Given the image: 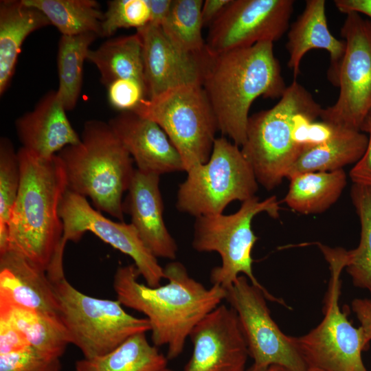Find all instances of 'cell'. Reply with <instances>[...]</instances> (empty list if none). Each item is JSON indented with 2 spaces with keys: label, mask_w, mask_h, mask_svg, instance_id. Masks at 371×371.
<instances>
[{
  "label": "cell",
  "mask_w": 371,
  "mask_h": 371,
  "mask_svg": "<svg viewBox=\"0 0 371 371\" xmlns=\"http://www.w3.org/2000/svg\"><path fill=\"white\" fill-rule=\"evenodd\" d=\"M66 111L57 91L45 93L32 111L15 121L21 148L37 158L49 159L64 148L78 144L80 137Z\"/></svg>",
  "instance_id": "19"
},
{
  "label": "cell",
  "mask_w": 371,
  "mask_h": 371,
  "mask_svg": "<svg viewBox=\"0 0 371 371\" xmlns=\"http://www.w3.org/2000/svg\"><path fill=\"white\" fill-rule=\"evenodd\" d=\"M168 282L155 287L139 282L134 264L117 267L113 287L122 306L146 316L153 344L166 346L168 360L178 357L194 326L225 300L226 290L206 288L191 277L180 262L164 267Z\"/></svg>",
  "instance_id": "1"
},
{
  "label": "cell",
  "mask_w": 371,
  "mask_h": 371,
  "mask_svg": "<svg viewBox=\"0 0 371 371\" xmlns=\"http://www.w3.org/2000/svg\"><path fill=\"white\" fill-rule=\"evenodd\" d=\"M366 371H368V370H366Z\"/></svg>",
  "instance_id": "45"
},
{
  "label": "cell",
  "mask_w": 371,
  "mask_h": 371,
  "mask_svg": "<svg viewBox=\"0 0 371 371\" xmlns=\"http://www.w3.org/2000/svg\"><path fill=\"white\" fill-rule=\"evenodd\" d=\"M202 0H172L170 12L161 28L180 52L199 59L210 55L203 38Z\"/></svg>",
  "instance_id": "28"
},
{
  "label": "cell",
  "mask_w": 371,
  "mask_h": 371,
  "mask_svg": "<svg viewBox=\"0 0 371 371\" xmlns=\"http://www.w3.org/2000/svg\"><path fill=\"white\" fill-rule=\"evenodd\" d=\"M231 0H205L201 8L203 27L210 26L224 11Z\"/></svg>",
  "instance_id": "40"
},
{
  "label": "cell",
  "mask_w": 371,
  "mask_h": 371,
  "mask_svg": "<svg viewBox=\"0 0 371 371\" xmlns=\"http://www.w3.org/2000/svg\"><path fill=\"white\" fill-rule=\"evenodd\" d=\"M225 300L236 313L254 365H276L289 371H308L295 337L284 334L275 322L262 290L240 275L226 289Z\"/></svg>",
  "instance_id": "11"
},
{
  "label": "cell",
  "mask_w": 371,
  "mask_h": 371,
  "mask_svg": "<svg viewBox=\"0 0 371 371\" xmlns=\"http://www.w3.org/2000/svg\"><path fill=\"white\" fill-rule=\"evenodd\" d=\"M352 311L360 322L366 339L371 341V299L356 298L351 303Z\"/></svg>",
  "instance_id": "39"
},
{
  "label": "cell",
  "mask_w": 371,
  "mask_h": 371,
  "mask_svg": "<svg viewBox=\"0 0 371 371\" xmlns=\"http://www.w3.org/2000/svg\"><path fill=\"white\" fill-rule=\"evenodd\" d=\"M289 181L284 201L293 210L304 214L326 211L338 200L347 183L343 169L302 173Z\"/></svg>",
  "instance_id": "25"
},
{
  "label": "cell",
  "mask_w": 371,
  "mask_h": 371,
  "mask_svg": "<svg viewBox=\"0 0 371 371\" xmlns=\"http://www.w3.org/2000/svg\"><path fill=\"white\" fill-rule=\"evenodd\" d=\"M17 153L21 181L8 224V249L50 276H62L63 224L59 206L67 189L63 165L57 155L42 159L21 147Z\"/></svg>",
  "instance_id": "2"
},
{
  "label": "cell",
  "mask_w": 371,
  "mask_h": 371,
  "mask_svg": "<svg viewBox=\"0 0 371 371\" xmlns=\"http://www.w3.org/2000/svg\"><path fill=\"white\" fill-rule=\"evenodd\" d=\"M57 155L65 172L67 189L85 198L93 207L124 221L123 194L135 168L133 159L108 122L87 121L80 141Z\"/></svg>",
  "instance_id": "4"
},
{
  "label": "cell",
  "mask_w": 371,
  "mask_h": 371,
  "mask_svg": "<svg viewBox=\"0 0 371 371\" xmlns=\"http://www.w3.org/2000/svg\"><path fill=\"white\" fill-rule=\"evenodd\" d=\"M16 306L58 315V302L47 272L8 249L0 254V306Z\"/></svg>",
  "instance_id": "20"
},
{
  "label": "cell",
  "mask_w": 371,
  "mask_h": 371,
  "mask_svg": "<svg viewBox=\"0 0 371 371\" xmlns=\"http://www.w3.org/2000/svg\"><path fill=\"white\" fill-rule=\"evenodd\" d=\"M87 60L97 67L105 87L117 79L145 83L142 43L137 33L109 39L97 49H90Z\"/></svg>",
  "instance_id": "27"
},
{
  "label": "cell",
  "mask_w": 371,
  "mask_h": 371,
  "mask_svg": "<svg viewBox=\"0 0 371 371\" xmlns=\"http://www.w3.org/2000/svg\"><path fill=\"white\" fill-rule=\"evenodd\" d=\"M309 371H311V370H309Z\"/></svg>",
  "instance_id": "46"
},
{
  "label": "cell",
  "mask_w": 371,
  "mask_h": 371,
  "mask_svg": "<svg viewBox=\"0 0 371 371\" xmlns=\"http://www.w3.org/2000/svg\"><path fill=\"white\" fill-rule=\"evenodd\" d=\"M279 204L276 196L263 201L255 196L242 202L238 210L233 214L196 218L192 247L198 252H216L221 259V265L211 271L212 285L226 290L239 276L243 275L252 284L262 290L268 300L286 306L283 300L274 297L258 282L252 268L251 253L258 240L251 227L252 221L262 212L278 218Z\"/></svg>",
  "instance_id": "5"
},
{
  "label": "cell",
  "mask_w": 371,
  "mask_h": 371,
  "mask_svg": "<svg viewBox=\"0 0 371 371\" xmlns=\"http://www.w3.org/2000/svg\"><path fill=\"white\" fill-rule=\"evenodd\" d=\"M47 16L23 0L0 1V95L8 88L26 38L50 25Z\"/></svg>",
  "instance_id": "22"
},
{
  "label": "cell",
  "mask_w": 371,
  "mask_h": 371,
  "mask_svg": "<svg viewBox=\"0 0 371 371\" xmlns=\"http://www.w3.org/2000/svg\"><path fill=\"white\" fill-rule=\"evenodd\" d=\"M329 265L330 278L324 298V317L307 334L295 337L308 371H366L362 352L369 343L361 326L355 328L339 305L341 274L347 250L318 243Z\"/></svg>",
  "instance_id": "7"
},
{
  "label": "cell",
  "mask_w": 371,
  "mask_h": 371,
  "mask_svg": "<svg viewBox=\"0 0 371 371\" xmlns=\"http://www.w3.org/2000/svg\"><path fill=\"white\" fill-rule=\"evenodd\" d=\"M142 48L148 98L179 87L201 85L210 56L199 59L180 52L167 38L161 27L153 24L137 30Z\"/></svg>",
  "instance_id": "16"
},
{
  "label": "cell",
  "mask_w": 371,
  "mask_h": 371,
  "mask_svg": "<svg viewBox=\"0 0 371 371\" xmlns=\"http://www.w3.org/2000/svg\"><path fill=\"white\" fill-rule=\"evenodd\" d=\"M59 215L63 224V249L67 241L78 242L85 232H90L131 257L147 285L159 286L161 280L165 279L164 267L144 244L131 223L106 218L92 207L87 198L68 189L61 199Z\"/></svg>",
  "instance_id": "13"
},
{
  "label": "cell",
  "mask_w": 371,
  "mask_h": 371,
  "mask_svg": "<svg viewBox=\"0 0 371 371\" xmlns=\"http://www.w3.org/2000/svg\"><path fill=\"white\" fill-rule=\"evenodd\" d=\"M150 21L149 0H111L107 2L101 24V37H110L121 28L140 29Z\"/></svg>",
  "instance_id": "33"
},
{
  "label": "cell",
  "mask_w": 371,
  "mask_h": 371,
  "mask_svg": "<svg viewBox=\"0 0 371 371\" xmlns=\"http://www.w3.org/2000/svg\"><path fill=\"white\" fill-rule=\"evenodd\" d=\"M202 87L216 117L218 131L241 147L246 139L249 111L262 96L280 98L286 86L273 43L210 56Z\"/></svg>",
  "instance_id": "3"
},
{
  "label": "cell",
  "mask_w": 371,
  "mask_h": 371,
  "mask_svg": "<svg viewBox=\"0 0 371 371\" xmlns=\"http://www.w3.org/2000/svg\"><path fill=\"white\" fill-rule=\"evenodd\" d=\"M286 48L289 53L288 67L297 77L304 56L310 50L321 49L330 56L328 80L338 87L340 67L345 54L346 43L330 32L326 16L324 0L306 1L305 8L288 32Z\"/></svg>",
  "instance_id": "21"
},
{
  "label": "cell",
  "mask_w": 371,
  "mask_h": 371,
  "mask_svg": "<svg viewBox=\"0 0 371 371\" xmlns=\"http://www.w3.org/2000/svg\"><path fill=\"white\" fill-rule=\"evenodd\" d=\"M346 43L336 102L322 109L320 118L339 127L361 131L371 113V21L346 14L341 29Z\"/></svg>",
  "instance_id": "12"
},
{
  "label": "cell",
  "mask_w": 371,
  "mask_h": 371,
  "mask_svg": "<svg viewBox=\"0 0 371 371\" xmlns=\"http://www.w3.org/2000/svg\"><path fill=\"white\" fill-rule=\"evenodd\" d=\"M351 199L361 225L357 248L347 251L345 269L355 286L368 289L371 295V187L354 183Z\"/></svg>",
  "instance_id": "31"
},
{
  "label": "cell",
  "mask_w": 371,
  "mask_h": 371,
  "mask_svg": "<svg viewBox=\"0 0 371 371\" xmlns=\"http://www.w3.org/2000/svg\"><path fill=\"white\" fill-rule=\"evenodd\" d=\"M179 186L176 207L196 217L223 214L234 201L255 196L258 183L240 146L216 137L208 161L190 168Z\"/></svg>",
  "instance_id": "9"
},
{
  "label": "cell",
  "mask_w": 371,
  "mask_h": 371,
  "mask_svg": "<svg viewBox=\"0 0 371 371\" xmlns=\"http://www.w3.org/2000/svg\"><path fill=\"white\" fill-rule=\"evenodd\" d=\"M108 123L132 157L138 170L159 176L185 171L177 150L155 122L133 111H123Z\"/></svg>",
  "instance_id": "17"
},
{
  "label": "cell",
  "mask_w": 371,
  "mask_h": 371,
  "mask_svg": "<svg viewBox=\"0 0 371 371\" xmlns=\"http://www.w3.org/2000/svg\"><path fill=\"white\" fill-rule=\"evenodd\" d=\"M318 106L312 95L294 80L276 104L249 117L241 152L258 183L267 190L282 183L303 150L293 138L295 116Z\"/></svg>",
  "instance_id": "6"
},
{
  "label": "cell",
  "mask_w": 371,
  "mask_h": 371,
  "mask_svg": "<svg viewBox=\"0 0 371 371\" xmlns=\"http://www.w3.org/2000/svg\"><path fill=\"white\" fill-rule=\"evenodd\" d=\"M52 282L58 302V315L70 344L80 350L84 358L105 355L131 336L150 331L146 318L128 313L117 300L85 294L65 276Z\"/></svg>",
  "instance_id": "8"
},
{
  "label": "cell",
  "mask_w": 371,
  "mask_h": 371,
  "mask_svg": "<svg viewBox=\"0 0 371 371\" xmlns=\"http://www.w3.org/2000/svg\"><path fill=\"white\" fill-rule=\"evenodd\" d=\"M192 354L183 371H245L249 357L236 312L220 304L192 329Z\"/></svg>",
  "instance_id": "15"
},
{
  "label": "cell",
  "mask_w": 371,
  "mask_h": 371,
  "mask_svg": "<svg viewBox=\"0 0 371 371\" xmlns=\"http://www.w3.org/2000/svg\"><path fill=\"white\" fill-rule=\"evenodd\" d=\"M172 3V0H149L150 23L160 27L170 12Z\"/></svg>",
  "instance_id": "42"
},
{
  "label": "cell",
  "mask_w": 371,
  "mask_h": 371,
  "mask_svg": "<svg viewBox=\"0 0 371 371\" xmlns=\"http://www.w3.org/2000/svg\"><path fill=\"white\" fill-rule=\"evenodd\" d=\"M41 11L62 35L94 33L100 36L104 12L95 0H23Z\"/></svg>",
  "instance_id": "29"
},
{
  "label": "cell",
  "mask_w": 371,
  "mask_h": 371,
  "mask_svg": "<svg viewBox=\"0 0 371 371\" xmlns=\"http://www.w3.org/2000/svg\"><path fill=\"white\" fill-rule=\"evenodd\" d=\"M293 0H231L210 26L205 41L210 56L273 43L288 30Z\"/></svg>",
  "instance_id": "14"
},
{
  "label": "cell",
  "mask_w": 371,
  "mask_h": 371,
  "mask_svg": "<svg viewBox=\"0 0 371 371\" xmlns=\"http://www.w3.org/2000/svg\"><path fill=\"white\" fill-rule=\"evenodd\" d=\"M341 128L324 120L312 122L308 128L306 148L320 145L330 141Z\"/></svg>",
  "instance_id": "38"
},
{
  "label": "cell",
  "mask_w": 371,
  "mask_h": 371,
  "mask_svg": "<svg viewBox=\"0 0 371 371\" xmlns=\"http://www.w3.org/2000/svg\"><path fill=\"white\" fill-rule=\"evenodd\" d=\"M30 346L22 333L5 317H0V354Z\"/></svg>",
  "instance_id": "37"
},
{
  "label": "cell",
  "mask_w": 371,
  "mask_h": 371,
  "mask_svg": "<svg viewBox=\"0 0 371 371\" xmlns=\"http://www.w3.org/2000/svg\"><path fill=\"white\" fill-rule=\"evenodd\" d=\"M160 176L135 168L127 194L123 200L124 214L150 251L157 258L175 260L178 247L164 220V202L159 189Z\"/></svg>",
  "instance_id": "18"
},
{
  "label": "cell",
  "mask_w": 371,
  "mask_h": 371,
  "mask_svg": "<svg viewBox=\"0 0 371 371\" xmlns=\"http://www.w3.org/2000/svg\"><path fill=\"white\" fill-rule=\"evenodd\" d=\"M133 112L164 131L179 153L186 172L210 159L219 131L201 85L179 87L145 99Z\"/></svg>",
  "instance_id": "10"
},
{
  "label": "cell",
  "mask_w": 371,
  "mask_h": 371,
  "mask_svg": "<svg viewBox=\"0 0 371 371\" xmlns=\"http://www.w3.org/2000/svg\"><path fill=\"white\" fill-rule=\"evenodd\" d=\"M334 4L342 13L363 14L369 17L371 21V0H335Z\"/></svg>",
  "instance_id": "41"
},
{
  "label": "cell",
  "mask_w": 371,
  "mask_h": 371,
  "mask_svg": "<svg viewBox=\"0 0 371 371\" xmlns=\"http://www.w3.org/2000/svg\"><path fill=\"white\" fill-rule=\"evenodd\" d=\"M21 181L18 153L10 139H0V254L8 250V224Z\"/></svg>",
  "instance_id": "32"
},
{
  "label": "cell",
  "mask_w": 371,
  "mask_h": 371,
  "mask_svg": "<svg viewBox=\"0 0 371 371\" xmlns=\"http://www.w3.org/2000/svg\"><path fill=\"white\" fill-rule=\"evenodd\" d=\"M245 371H289L287 369L276 365H271L266 367H258L252 364Z\"/></svg>",
  "instance_id": "43"
},
{
  "label": "cell",
  "mask_w": 371,
  "mask_h": 371,
  "mask_svg": "<svg viewBox=\"0 0 371 371\" xmlns=\"http://www.w3.org/2000/svg\"><path fill=\"white\" fill-rule=\"evenodd\" d=\"M106 87L109 104L120 112L134 111L148 98L145 83L137 80L117 79Z\"/></svg>",
  "instance_id": "35"
},
{
  "label": "cell",
  "mask_w": 371,
  "mask_h": 371,
  "mask_svg": "<svg viewBox=\"0 0 371 371\" xmlns=\"http://www.w3.org/2000/svg\"><path fill=\"white\" fill-rule=\"evenodd\" d=\"M361 131L341 128L330 141L304 148L289 168L286 178L310 172H331L357 162L368 145Z\"/></svg>",
  "instance_id": "23"
},
{
  "label": "cell",
  "mask_w": 371,
  "mask_h": 371,
  "mask_svg": "<svg viewBox=\"0 0 371 371\" xmlns=\"http://www.w3.org/2000/svg\"><path fill=\"white\" fill-rule=\"evenodd\" d=\"M0 317L8 319L39 352L60 358L70 344L64 324L56 314L16 306H0Z\"/></svg>",
  "instance_id": "24"
},
{
  "label": "cell",
  "mask_w": 371,
  "mask_h": 371,
  "mask_svg": "<svg viewBox=\"0 0 371 371\" xmlns=\"http://www.w3.org/2000/svg\"><path fill=\"white\" fill-rule=\"evenodd\" d=\"M361 131L368 133V145L361 158L350 171V177L355 184L371 187V113L366 119Z\"/></svg>",
  "instance_id": "36"
},
{
  "label": "cell",
  "mask_w": 371,
  "mask_h": 371,
  "mask_svg": "<svg viewBox=\"0 0 371 371\" xmlns=\"http://www.w3.org/2000/svg\"><path fill=\"white\" fill-rule=\"evenodd\" d=\"M160 371H173L172 370L168 368H166Z\"/></svg>",
  "instance_id": "44"
},
{
  "label": "cell",
  "mask_w": 371,
  "mask_h": 371,
  "mask_svg": "<svg viewBox=\"0 0 371 371\" xmlns=\"http://www.w3.org/2000/svg\"><path fill=\"white\" fill-rule=\"evenodd\" d=\"M98 37L94 33L74 36L62 35L58 46V95L66 111L74 109L78 102L82 83L85 60L90 45Z\"/></svg>",
  "instance_id": "30"
},
{
  "label": "cell",
  "mask_w": 371,
  "mask_h": 371,
  "mask_svg": "<svg viewBox=\"0 0 371 371\" xmlns=\"http://www.w3.org/2000/svg\"><path fill=\"white\" fill-rule=\"evenodd\" d=\"M59 358L46 356L30 346L0 354V371H60Z\"/></svg>",
  "instance_id": "34"
},
{
  "label": "cell",
  "mask_w": 371,
  "mask_h": 371,
  "mask_svg": "<svg viewBox=\"0 0 371 371\" xmlns=\"http://www.w3.org/2000/svg\"><path fill=\"white\" fill-rule=\"evenodd\" d=\"M146 333L134 335L112 351L76 361L74 371H160L168 359L151 344Z\"/></svg>",
  "instance_id": "26"
}]
</instances>
